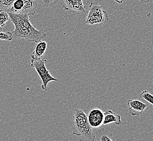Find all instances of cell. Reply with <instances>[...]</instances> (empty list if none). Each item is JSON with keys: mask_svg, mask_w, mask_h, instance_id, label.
Instances as JSON below:
<instances>
[{"mask_svg": "<svg viewBox=\"0 0 153 141\" xmlns=\"http://www.w3.org/2000/svg\"><path fill=\"white\" fill-rule=\"evenodd\" d=\"M10 21V18L8 12L1 11L0 12V28H2L6 25V24Z\"/></svg>", "mask_w": 153, "mask_h": 141, "instance_id": "cell-14", "label": "cell"}, {"mask_svg": "<svg viewBox=\"0 0 153 141\" xmlns=\"http://www.w3.org/2000/svg\"><path fill=\"white\" fill-rule=\"evenodd\" d=\"M114 1L116 2H117L118 4H122V3H123L124 1L125 0H114Z\"/></svg>", "mask_w": 153, "mask_h": 141, "instance_id": "cell-17", "label": "cell"}, {"mask_svg": "<svg viewBox=\"0 0 153 141\" xmlns=\"http://www.w3.org/2000/svg\"><path fill=\"white\" fill-rule=\"evenodd\" d=\"M15 0H0V12H8Z\"/></svg>", "mask_w": 153, "mask_h": 141, "instance_id": "cell-12", "label": "cell"}, {"mask_svg": "<svg viewBox=\"0 0 153 141\" xmlns=\"http://www.w3.org/2000/svg\"><path fill=\"white\" fill-rule=\"evenodd\" d=\"M10 21L15 27L12 32L13 39H25L28 42H38L47 36L44 30H38L33 26L27 14L8 13Z\"/></svg>", "mask_w": 153, "mask_h": 141, "instance_id": "cell-1", "label": "cell"}, {"mask_svg": "<svg viewBox=\"0 0 153 141\" xmlns=\"http://www.w3.org/2000/svg\"><path fill=\"white\" fill-rule=\"evenodd\" d=\"M88 120L93 129L100 128L103 125L104 112L98 108L90 110L87 115Z\"/></svg>", "mask_w": 153, "mask_h": 141, "instance_id": "cell-5", "label": "cell"}, {"mask_svg": "<svg viewBox=\"0 0 153 141\" xmlns=\"http://www.w3.org/2000/svg\"><path fill=\"white\" fill-rule=\"evenodd\" d=\"M141 3H148L150 1V0H139Z\"/></svg>", "mask_w": 153, "mask_h": 141, "instance_id": "cell-18", "label": "cell"}, {"mask_svg": "<svg viewBox=\"0 0 153 141\" xmlns=\"http://www.w3.org/2000/svg\"><path fill=\"white\" fill-rule=\"evenodd\" d=\"M47 62V59H43L42 58L39 59H31L30 62V66L34 68L38 74L42 82L41 88L45 91L47 90L49 82L58 81V80L51 74L50 71L46 68V64Z\"/></svg>", "mask_w": 153, "mask_h": 141, "instance_id": "cell-4", "label": "cell"}, {"mask_svg": "<svg viewBox=\"0 0 153 141\" xmlns=\"http://www.w3.org/2000/svg\"><path fill=\"white\" fill-rule=\"evenodd\" d=\"M38 4L36 0H24V6L21 14H27L29 16L35 15Z\"/></svg>", "mask_w": 153, "mask_h": 141, "instance_id": "cell-11", "label": "cell"}, {"mask_svg": "<svg viewBox=\"0 0 153 141\" xmlns=\"http://www.w3.org/2000/svg\"><path fill=\"white\" fill-rule=\"evenodd\" d=\"M109 18L107 12L103 6L96 2L90 3L88 8V13L84 22V24L89 25L105 24L108 21Z\"/></svg>", "mask_w": 153, "mask_h": 141, "instance_id": "cell-3", "label": "cell"}, {"mask_svg": "<svg viewBox=\"0 0 153 141\" xmlns=\"http://www.w3.org/2000/svg\"><path fill=\"white\" fill-rule=\"evenodd\" d=\"M72 134L76 136H82L87 141H95L93 128L88 123L87 115L82 109L76 108L74 111Z\"/></svg>", "mask_w": 153, "mask_h": 141, "instance_id": "cell-2", "label": "cell"}, {"mask_svg": "<svg viewBox=\"0 0 153 141\" xmlns=\"http://www.w3.org/2000/svg\"><path fill=\"white\" fill-rule=\"evenodd\" d=\"M140 97L144 100L147 101L148 102H149L152 105H153V96L147 90L142 91L141 94L140 95Z\"/></svg>", "mask_w": 153, "mask_h": 141, "instance_id": "cell-15", "label": "cell"}, {"mask_svg": "<svg viewBox=\"0 0 153 141\" xmlns=\"http://www.w3.org/2000/svg\"><path fill=\"white\" fill-rule=\"evenodd\" d=\"M13 38L12 36V32L7 31L3 32L2 28H0V40L2 41H11Z\"/></svg>", "mask_w": 153, "mask_h": 141, "instance_id": "cell-13", "label": "cell"}, {"mask_svg": "<svg viewBox=\"0 0 153 141\" xmlns=\"http://www.w3.org/2000/svg\"><path fill=\"white\" fill-rule=\"evenodd\" d=\"M47 48V44L46 41H39L36 45V47L34 49L30 58L31 59H41L44 56Z\"/></svg>", "mask_w": 153, "mask_h": 141, "instance_id": "cell-10", "label": "cell"}, {"mask_svg": "<svg viewBox=\"0 0 153 141\" xmlns=\"http://www.w3.org/2000/svg\"><path fill=\"white\" fill-rule=\"evenodd\" d=\"M110 124H115L120 125L122 124L121 117L120 115L115 114L112 110H108L104 112L103 125H106Z\"/></svg>", "mask_w": 153, "mask_h": 141, "instance_id": "cell-9", "label": "cell"}, {"mask_svg": "<svg viewBox=\"0 0 153 141\" xmlns=\"http://www.w3.org/2000/svg\"><path fill=\"white\" fill-rule=\"evenodd\" d=\"M60 5L64 9L70 12L86 13L85 7L82 0H61Z\"/></svg>", "mask_w": 153, "mask_h": 141, "instance_id": "cell-6", "label": "cell"}, {"mask_svg": "<svg viewBox=\"0 0 153 141\" xmlns=\"http://www.w3.org/2000/svg\"><path fill=\"white\" fill-rule=\"evenodd\" d=\"M93 130L95 140L98 141H114L115 139L112 134L103 128H98Z\"/></svg>", "mask_w": 153, "mask_h": 141, "instance_id": "cell-8", "label": "cell"}, {"mask_svg": "<svg viewBox=\"0 0 153 141\" xmlns=\"http://www.w3.org/2000/svg\"><path fill=\"white\" fill-rule=\"evenodd\" d=\"M127 104L129 106L128 111L133 116L141 115L147 107L146 104L136 99H130L127 102Z\"/></svg>", "mask_w": 153, "mask_h": 141, "instance_id": "cell-7", "label": "cell"}, {"mask_svg": "<svg viewBox=\"0 0 153 141\" xmlns=\"http://www.w3.org/2000/svg\"><path fill=\"white\" fill-rule=\"evenodd\" d=\"M59 0H40L41 3L43 6L46 7H50L56 5Z\"/></svg>", "mask_w": 153, "mask_h": 141, "instance_id": "cell-16", "label": "cell"}]
</instances>
